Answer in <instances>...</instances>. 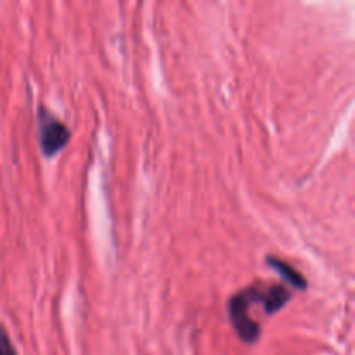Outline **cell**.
Here are the masks:
<instances>
[{
  "instance_id": "2",
  "label": "cell",
  "mask_w": 355,
  "mask_h": 355,
  "mask_svg": "<svg viewBox=\"0 0 355 355\" xmlns=\"http://www.w3.org/2000/svg\"><path fill=\"white\" fill-rule=\"evenodd\" d=\"M38 125H40L38 139H40V148L42 151H44V155L45 156L58 155V153L68 144L69 137H71L69 128L45 110L40 111Z\"/></svg>"
},
{
  "instance_id": "3",
  "label": "cell",
  "mask_w": 355,
  "mask_h": 355,
  "mask_svg": "<svg viewBox=\"0 0 355 355\" xmlns=\"http://www.w3.org/2000/svg\"><path fill=\"white\" fill-rule=\"evenodd\" d=\"M267 263H269V267L276 269V272L279 274L284 281H288L293 288H297V290H305V288H307L305 277L302 276L297 269H293L290 263L283 262V260L276 259V257H267Z\"/></svg>"
},
{
  "instance_id": "1",
  "label": "cell",
  "mask_w": 355,
  "mask_h": 355,
  "mask_svg": "<svg viewBox=\"0 0 355 355\" xmlns=\"http://www.w3.org/2000/svg\"><path fill=\"white\" fill-rule=\"evenodd\" d=\"M259 304V286L243 290L229 300V318L238 331L239 338L246 343H255L260 338V324L250 315V305Z\"/></svg>"
},
{
  "instance_id": "4",
  "label": "cell",
  "mask_w": 355,
  "mask_h": 355,
  "mask_svg": "<svg viewBox=\"0 0 355 355\" xmlns=\"http://www.w3.org/2000/svg\"><path fill=\"white\" fill-rule=\"evenodd\" d=\"M0 355H17L6 329L0 326Z\"/></svg>"
}]
</instances>
